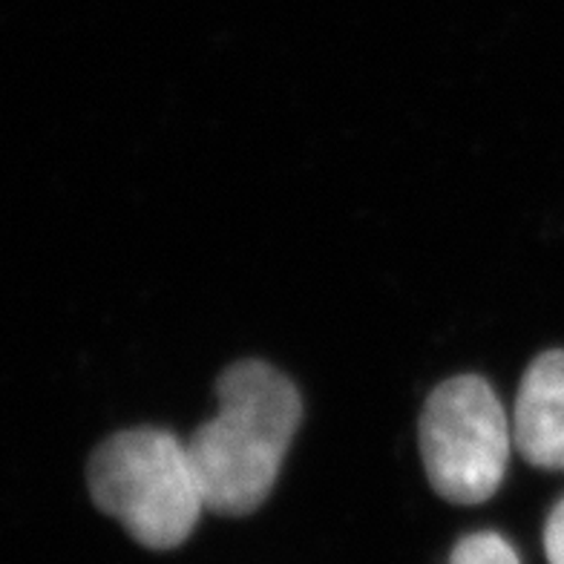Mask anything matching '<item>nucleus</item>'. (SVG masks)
<instances>
[{
  "label": "nucleus",
  "mask_w": 564,
  "mask_h": 564,
  "mask_svg": "<svg viewBox=\"0 0 564 564\" xmlns=\"http://www.w3.org/2000/svg\"><path fill=\"white\" fill-rule=\"evenodd\" d=\"M417 438L432 490L453 505H481L505 481L512 423L478 375L444 380L426 398Z\"/></svg>",
  "instance_id": "3"
},
{
  "label": "nucleus",
  "mask_w": 564,
  "mask_h": 564,
  "mask_svg": "<svg viewBox=\"0 0 564 564\" xmlns=\"http://www.w3.org/2000/svg\"><path fill=\"white\" fill-rule=\"evenodd\" d=\"M512 446L539 469H564V351H544L521 378Z\"/></svg>",
  "instance_id": "4"
},
{
  "label": "nucleus",
  "mask_w": 564,
  "mask_h": 564,
  "mask_svg": "<svg viewBox=\"0 0 564 564\" xmlns=\"http://www.w3.org/2000/svg\"><path fill=\"white\" fill-rule=\"evenodd\" d=\"M449 564H521L519 553L498 533H473L455 544Z\"/></svg>",
  "instance_id": "5"
},
{
  "label": "nucleus",
  "mask_w": 564,
  "mask_h": 564,
  "mask_svg": "<svg viewBox=\"0 0 564 564\" xmlns=\"http://www.w3.org/2000/svg\"><path fill=\"white\" fill-rule=\"evenodd\" d=\"M216 415L191 435L205 510L248 516L274 490L282 458L300 430L297 387L262 360H239L216 380Z\"/></svg>",
  "instance_id": "1"
},
{
  "label": "nucleus",
  "mask_w": 564,
  "mask_h": 564,
  "mask_svg": "<svg viewBox=\"0 0 564 564\" xmlns=\"http://www.w3.org/2000/svg\"><path fill=\"white\" fill-rule=\"evenodd\" d=\"M544 550H547L550 564H564V498L553 507L544 528Z\"/></svg>",
  "instance_id": "6"
},
{
  "label": "nucleus",
  "mask_w": 564,
  "mask_h": 564,
  "mask_svg": "<svg viewBox=\"0 0 564 564\" xmlns=\"http://www.w3.org/2000/svg\"><path fill=\"white\" fill-rule=\"evenodd\" d=\"M87 478L98 510L150 550L187 542L205 510L187 444L153 426L107 438L89 458Z\"/></svg>",
  "instance_id": "2"
}]
</instances>
